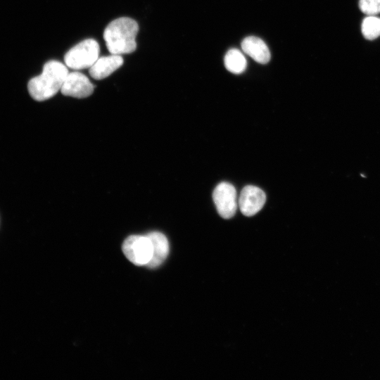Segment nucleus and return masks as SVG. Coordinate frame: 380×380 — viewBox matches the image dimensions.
Masks as SVG:
<instances>
[{
  "label": "nucleus",
  "instance_id": "nucleus-12",
  "mask_svg": "<svg viewBox=\"0 0 380 380\" xmlns=\"http://www.w3.org/2000/svg\"><path fill=\"white\" fill-rule=\"evenodd\" d=\"M362 32L367 39H374L380 36V18L374 15L365 18L362 24Z\"/></svg>",
  "mask_w": 380,
  "mask_h": 380
},
{
  "label": "nucleus",
  "instance_id": "nucleus-13",
  "mask_svg": "<svg viewBox=\"0 0 380 380\" xmlns=\"http://www.w3.org/2000/svg\"><path fill=\"white\" fill-rule=\"evenodd\" d=\"M360 10L369 15H374L380 13V0H360Z\"/></svg>",
  "mask_w": 380,
  "mask_h": 380
},
{
  "label": "nucleus",
  "instance_id": "nucleus-9",
  "mask_svg": "<svg viewBox=\"0 0 380 380\" xmlns=\"http://www.w3.org/2000/svg\"><path fill=\"white\" fill-rule=\"evenodd\" d=\"M243 51L254 61L266 64L270 60V52L266 44L259 37L250 36L241 42Z\"/></svg>",
  "mask_w": 380,
  "mask_h": 380
},
{
  "label": "nucleus",
  "instance_id": "nucleus-3",
  "mask_svg": "<svg viewBox=\"0 0 380 380\" xmlns=\"http://www.w3.org/2000/svg\"><path fill=\"white\" fill-rule=\"evenodd\" d=\"M100 48L93 39L80 42L71 48L65 55L66 66L73 70L89 68L99 58Z\"/></svg>",
  "mask_w": 380,
  "mask_h": 380
},
{
  "label": "nucleus",
  "instance_id": "nucleus-5",
  "mask_svg": "<svg viewBox=\"0 0 380 380\" xmlns=\"http://www.w3.org/2000/svg\"><path fill=\"white\" fill-rule=\"evenodd\" d=\"M213 198L219 215L224 219L232 217L237 208L236 191L228 182L217 185L213 193Z\"/></svg>",
  "mask_w": 380,
  "mask_h": 380
},
{
  "label": "nucleus",
  "instance_id": "nucleus-6",
  "mask_svg": "<svg viewBox=\"0 0 380 380\" xmlns=\"http://www.w3.org/2000/svg\"><path fill=\"white\" fill-rule=\"evenodd\" d=\"M265 201V194L261 189L248 185L241 190L238 205L243 215L250 217L255 215L262 208Z\"/></svg>",
  "mask_w": 380,
  "mask_h": 380
},
{
  "label": "nucleus",
  "instance_id": "nucleus-1",
  "mask_svg": "<svg viewBox=\"0 0 380 380\" xmlns=\"http://www.w3.org/2000/svg\"><path fill=\"white\" fill-rule=\"evenodd\" d=\"M68 73L63 63L58 61L46 62L42 72L29 81L27 89L30 95L37 101L51 98L61 91Z\"/></svg>",
  "mask_w": 380,
  "mask_h": 380
},
{
  "label": "nucleus",
  "instance_id": "nucleus-7",
  "mask_svg": "<svg viewBox=\"0 0 380 380\" xmlns=\"http://www.w3.org/2000/svg\"><path fill=\"white\" fill-rule=\"evenodd\" d=\"M94 85L89 78L80 72L68 74L61 89L63 95L82 99L89 96L94 91Z\"/></svg>",
  "mask_w": 380,
  "mask_h": 380
},
{
  "label": "nucleus",
  "instance_id": "nucleus-2",
  "mask_svg": "<svg viewBox=\"0 0 380 380\" xmlns=\"http://www.w3.org/2000/svg\"><path fill=\"white\" fill-rule=\"evenodd\" d=\"M138 23L133 19L122 17L110 22L103 32V39L111 54L130 53L137 49Z\"/></svg>",
  "mask_w": 380,
  "mask_h": 380
},
{
  "label": "nucleus",
  "instance_id": "nucleus-4",
  "mask_svg": "<svg viewBox=\"0 0 380 380\" xmlns=\"http://www.w3.org/2000/svg\"><path fill=\"white\" fill-rule=\"evenodd\" d=\"M122 251L133 264L146 265L152 258L153 247L148 235H131L123 242Z\"/></svg>",
  "mask_w": 380,
  "mask_h": 380
},
{
  "label": "nucleus",
  "instance_id": "nucleus-10",
  "mask_svg": "<svg viewBox=\"0 0 380 380\" xmlns=\"http://www.w3.org/2000/svg\"><path fill=\"white\" fill-rule=\"evenodd\" d=\"M153 247L152 258L146 265L150 268L160 265L169 253V243L167 237L158 232H150L148 234Z\"/></svg>",
  "mask_w": 380,
  "mask_h": 380
},
{
  "label": "nucleus",
  "instance_id": "nucleus-11",
  "mask_svg": "<svg viewBox=\"0 0 380 380\" xmlns=\"http://www.w3.org/2000/svg\"><path fill=\"white\" fill-rule=\"evenodd\" d=\"M224 65L231 72L240 74L243 72L247 65L243 54L236 49H232L227 51L224 56Z\"/></svg>",
  "mask_w": 380,
  "mask_h": 380
},
{
  "label": "nucleus",
  "instance_id": "nucleus-8",
  "mask_svg": "<svg viewBox=\"0 0 380 380\" xmlns=\"http://www.w3.org/2000/svg\"><path fill=\"white\" fill-rule=\"evenodd\" d=\"M123 64L121 55L111 54L99 58L91 67L89 74L95 80H102L115 72Z\"/></svg>",
  "mask_w": 380,
  "mask_h": 380
}]
</instances>
